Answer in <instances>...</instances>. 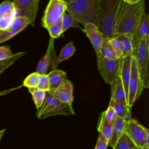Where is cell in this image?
Masks as SVG:
<instances>
[{"mask_svg":"<svg viewBox=\"0 0 149 149\" xmlns=\"http://www.w3.org/2000/svg\"><path fill=\"white\" fill-rule=\"evenodd\" d=\"M144 12L145 0H139L134 3H129L124 1L116 21L113 37L124 35L136 40V27Z\"/></svg>","mask_w":149,"mask_h":149,"instance_id":"1","label":"cell"},{"mask_svg":"<svg viewBox=\"0 0 149 149\" xmlns=\"http://www.w3.org/2000/svg\"><path fill=\"white\" fill-rule=\"evenodd\" d=\"M123 0H99L97 9V26L104 37L111 38Z\"/></svg>","mask_w":149,"mask_h":149,"instance_id":"2","label":"cell"},{"mask_svg":"<svg viewBox=\"0 0 149 149\" xmlns=\"http://www.w3.org/2000/svg\"><path fill=\"white\" fill-rule=\"evenodd\" d=\"M98 2L99 0H76L66 2V11L83 26L87 23H93L97 26Z\"/></svg>","mask_w":149,"mask_h":149,"instance_id":"3","label":"cell"},{"mask_svg":"<svg viewBox=\"0 0 149 149\" xmlns=\"http://www.w3.org/2000/svg\"><path fill=\"white\" fill-rule=\"evenodd\" d=\"M133 56L135 59L139 74L144 88L149 87V42L136 40Z\"/></svg>","mask_w":149,"mask_h":149,"instance_id":"4","label":"cell"},{"mask_svg":"<svg viewBox=\"0 0 149 149\" xmlns=\"http://www.w3.org/2000/svg\"><path fill=\"white\" fill-rule=\"evenodd\" d=\"M66 4L65 0H49L41 19L42 26L47 29L61 21L66 11Z\"/></svg>","mask_w":149,"mask_h":149,"instance_id":"5","label":"cell"},{"mask_svg":"<svg viewBox=\"0 0 149 149\" xmlns=\"http://www.w3.org/2000/svg\"><path fill=\"white\" fill-rule=\"evenodd\" d=\"M144 88L139 74L135 59L132 56L127 93V105L129 107H132L135 101L140 97Z\"/></svg>","mask_w":149,"mask_h":149,"instance_id":"6","label":"cell"},{"mask_svg":"<svg viewBox=\"0 0 149 149\" xmlns=\"http://www.w3.org/2000/svg\"><path fill=\"white\" fill-rule=\"evenodd\" d=\"M96 55L98 71L105 83L110 84L118 74L120 58L110 59L102 56L100 54Z\"/></svg>","mask_w":149,"mask_h":149,"instance_id":"7","label":"cell"},{"mask_svg":"<svg viewBox=\"0 0 149 149\" xmlns=\"http://www.w3.org/2000/svg\"><path fill=\"white\" fill-rule=\"evenodd\" d=\"M40 0H13L12 1L16 11V17H25L33 25L38 9Z\"/></svg>","mask_w":149,"mask_h":149,"instance_id":"8","label":"cell"},{"mask_svg":"<svg viewBox=\"0 0 149 149\" xmlns=\"http://www.w3.org/2000/svg\"><path fill=\"white\" fill-rule=\"evenodd\" d=\"M144 129V127L134 119L130 118L126 120L125 133L140 149L149 148L145 142Z\"/></svg>","mask_w":149,"mask_h":149,"instance_id":"9","label":"cell"},{"mask_svg":"<svg viewBox=\"0 0 149 149\" xmlns=\"http://www.w3.org/2000/svg\"><path fill=\"white\" fill-rule=\"evenodd\" d=\"M74 114L75 112L72 105L62 102L53 96L48 105L38 119H43L49 116L59 115L69 116Z\"/></svg>","mask_w":149,"mask_h":149,"instance_id":"10","label":"cell"},{"mask_svg":"<svg viewBox=\"0 0 149 149\" xmlns=\"http://www.w3.org/2000/svg\"><path fill=\"white\" fill-rule=\"evenodd\" d=\"M29 24H31V22L29 19L25 17H16L7 29L0 31V44L17 34Z\"/></svg>","mask_w":149,"mask_h":149,"instance_id":"11","label":"cell"},{"mask_svg":"<svg viewBox=\"0 0 149 149\" xmlns=\"http://www.w3.org/2000/svg\"><path fill=\"white\" fill-rule=\"evenodd\" d=\"M16 17V11L12 1L6 0L0 4V31L7 29Z\"/></svg>","mask_w":149,"mask_h":149,"instance_id":"12","label":"cell"},{"mask_svg":"<svg viewBox=\"0 0 149 149\" xmlns=\"http://www.w3.org/2000/svg\"><path fill=\"white\" fill-rule=\"evenodd\" d=\"M83 31L89 38L93 45L96 54L100 53V49L104 38L103 34L99 29L98 27L93 23H87L84 24Z\"/></svg>","mask_w":149,"mask_h":149,"instance_id":"13","label":"cell"},{"mask_svg":"<svg viewBox=\"0 0 149 149\" xmlns=\"http://www.w3.org/2000/svg\"><path fill=\"white\" fill-rule=\"evenodd\" d=\"M73 86L72 82L66 78L52 95L61 102L72 105L73 101Z\"/></svg>","mask_w":149,"mask_h":149,"instance_id":"14","label":"cell"},{"mask_svg":"<svg viewBox=\"0 0 149 149\" xmlns=\"http://www.w3.org/2000/svg\"><path fill=\"white\" fill-rule=\"evenodd\" d=\"M132 55L121 57L120 58L119 69L118 74L120 76L122 82L125 92L127 102V93H128V84L131 72Z\"/></svg>","mask_w":149,"mask_h":149,"instance_id":"15","label":"cell"},{"mask_svg":"<svg viewBox=\"0 0 149 149\" xmlns=\"http://www.w3.org/2000/svg\"><path fill=\"white\" fill-rule=\"evenodd\" d=\"M111 87V99L127 104V99L125 95V90L122 82L120 76L118 74L112 83L110 84Z\"/></svg>","mask_w":149,"mask_h":149,"instance_id":"16","label":"cell"},{"mask_svg":"<svg viewBox=\"0 0 149 149\" xmlns=\"http://www.w3.org/2000/svg\"><path fill=\"white\" fill-rule=\"evenodd\" d=\"M126 120L125 119L117 116L112 126L111 133L108 140V146L112 148L115 146L119 138L125 132Z\"/></svg>","mask_w":149,"mask_h":149,"instance_id":"17","label":"cell"},{"mask_svg":"<svg viewBox=\"0 0 149 149\" xmlns=\"http://www.w3.org/2000/svg\"><path fill=\"white\" fill-rule=\"evenodd\" d=\"M54 39L52 37H50L48 47L45 55L40 59L37 69L36 72L40 74H47V72L50 66L52 54L54 52Z\"/></svg>","mask_w":149,"mask_h":149,"instance_id":"18","label":"cell"},{"mask_svg":"<svg viewBox=\"0 0 149 149\" xmlns=\"http://www.w3.org/2000/svg\"><path fill=\"white\" fill-rule=\"evenodd\" d=\"M149 15L144 12L141 15L135 31L136 40H145L149 42Z\"/></svg>","mask_w":149,"mask_h":149,"instance_id":"19","label":"cell"},{"mask_svg":"<svg viewBox=\"0 0 149 149\" xmlns=\"http://www.w3.org/2000/svg\"><path fill=\"white\" fill-rule=\"evenodd\" d=\"M47 74L49 82L48 92L52 94L66 78V73L63 70L54 69Z\"/></svg>","mask_w":149,"mask_h":149,"instance_id":"20","label":"cell"},{"mask_svg":"<svg viewBox=\"0 0 149 149\" xmlns=\"http://www.w3.org/2000/svg\"><path fill=\"white\" fill-rule=\"evenodd\" d=\"M109 106L113 108L118 116L123 118L126 120L132 118L131 108L127 104L120 102L115 101L112 99L110 100Z\"/></svg>","mask_w":149,"mask_h":149,"instance_id":"21","label":"cell"},{"mask_svg":"<svg viewBox=\"0 0 149 149\" xmlns=\"http://www.w3.org/2000/svg\"><path fill=\"white\" fill-rule=\"evenodd\" d=\"M115 37H117L122 42L123 45V51L122 57H125L129 55L133 56L135 41L136 40H133L124 35H118Z\"/></svg>","mask_w":149,"mask_h":149,"instance_id":"22","label":"cell"},{"mask_svg":"<svg viewBox=\"0 0 149 149\" xmlns=\"http://www.w3.org/2000/svg\"><path fill=\"white\" fill-rule=\"evenodd\" d=\"M113 149H140L137 147L125 133L119 138Z\"/></svg>","mask_w":149,"mask_h":149,"instance_id":"23","label":"cell"},{"mask_svg":"<svg viewBox=\"0 0 149 149\" xmlns=\"http://www.w3.org/2000/svg\"><path fill=\"white\" fill-rule=\"evenodd\" d=\"M71 27L77 28L82 31L83 29L79 25V22L74 17H73L70 14H68L66 12H65L63 15L62 19V32H65L68 29Z\"/></svg>","mask_w":149,"mask_h":149,"instance_id":"24","label":"cell"},{"mask_svg":"<svg viewBox=\"0 0 149 149\" xmlns=\"http://www.w3.org/2000/svg\"><path fill=\"white\" fill-rule=\"evenodd\" d=\"M109 39L110 38L106 37L104 38L99 54L104 58L110 59H116L117 58L115 56L112 47L109 43Z\"/></svg>","mask_w":149,"mask_h":149,"instance_id":"25","label":"cell"},{"mask_svg":"<svg viewBox=\"0 0 149 149\" xmlns=\"http://www.w3.org/2000/svg\"><path fill=\"white\" fill-rule=\"evenodd\" d=\"M112 125H109L105 120L104 117V112L101 113L100 120L98 122V125L97 127V130L99 133H101L106 139L108 140L109 139Z\"/></svg>","mask_w":149,"mask_h":149,"instance_id":"26","label":"cell"},{"mask_svg":"<svg viewBox=\"0 0 149 149\" xmlns=\"http://www.w3.org/2000/svg\"><path fill=\"white\" fill-rule=\"evenodd\" d=\"M29 92L31 94L34 102L37 109L41 107L46 95V91L40 90L37 88H28Z\"/></svg>","mask_w":149,"mask_h":149,"instance_id":"27","label":"cell"},{"mask_svg":"<svg viewBox=\"0 0 149 149\" xmlns=\"http://www.w3.org/2000/svg\"><path fill=\"white\" fill-rule=\"evenodd\" d=\"M76 48L72 41L66 44L62 49L60 54L58 58V62H61L70 58L75 52Z\"/></svg>","mask_w":149,"mask_h":149,"instance_id":"28","label":"cell"},{"mask_svg":"<svg viewBox=\"0 0 149 149\" xmlns=\"http://www.w3.org/2000/svg\"><path fill=\"white\" fill-rule=\"evenodd\" d=\"M26 54V52H17L13 54V55L5 59L0 61V75L9 66H10L15 62L18 60L20 58Z\"/></svg>","mask_w":149,"mask_h":149,"instance_id":"29","label":"cell"},{"mask_svg":"<svg viewBox=\"0 0 149 149\" xmlns=\"http://www.w3.org/2000/svg\"><path fill=\"white\" fill-rule=\"evenodd\" d=\"M40 75L41 74H40L36 72L30 74L24 80L22 85L28 88H37L40 80Z\"/></svg>","mask_w":149,"mask_h":149,"instance_id":"30","label":"cell"},{"mask_svg":"<svg viewBox=\"0 0 149 149\" xmlns=\"http://www.w3.org/2000/svg\"><path fill=\"white\" fill-rule=\"evenodd\" d=\"M109 43L112 47L116 58H120L122 56L123 51V45L122 42L117 37H113L109 39Z\"/></svg>","mask_w":149,"mask_h":149,"instance_id":"31","label":"cell"},{"mask_svg":"<svg viewBox=\"0 0 149 149\" xmlns=\"http://www.w3.org/2000/svg\"><path fill=\"white\" fill-rule=\"evenodd\" d=\"M51 37L57 38L63 33L62 28V20L56 24H55L47 29Z\"/></svg>","mask_w":149,"mask_h":149,"instance_id":"32","label":"cell"},{"mask_svg":"<svg viewBox=\"0 0 149 149\" xmlns=\"http://www.w3.org/2000/svg\"><path fill=\"white\" fill-rule=\"evenodd\" d=\"M104 113L106 121L109 125H112L117 117V115L114 109H113V108L111 107V106H108L107 109L104 111Z\"/></svg>","mask_w":149,"mask_h":149,"instance_id":"33","label":"cell"},{"mask_svg":"<svg viewBox=\"0 0 149 149\" xmlns=\"http://www.w3.org/2000/svg\"><path fill=\"white\" fill-rule=\"evenodd\" d=\"M37 88L45 91H48L49 88V82L47 74L40 75V80Z\"/></svg>","mask_w":149,"mask_h":149,"instance_id":"34","label":"cell"},{"mask_svg":"<svg viewBox=\"0 0 149 149\" xmlns=\"http://www.w3.org/2000/svg\"><path fill=\"white\" fill-rule=\"evenodd\" d=\"M108 140L105 138V137L99 133L96 146L94 149H107L108 147Z\"/></svg>","mask_w":149,"mask_h":149,"instance_id":"35","label":"cell"},{"mask_svg":"<svg viewBox=\"0 0 149 149\" xmlns=\"http://www.w3.org/2000/svg\"><path fill=\"white\" fill-rule=\"evenodd\" d=\"M13 55L9 46L0 47V61L7 59Z\"/></svg>","mask_w":149,"mask_h":149,"instance_id":"36","label":"cell"},{"mask_svg":"<svg viewBox=\"0 0 149 149\" xmlns=\"http://www.w3.org/2000/svg\"><path fill=\"white\" fill-rule=\"evenodd\" d=\"M144 139L147 147H149V130L144 127Z\"/></svg>","mask_w":149,"mask_h":149,"instance_id":"37","label":"cell"},{"mask_svg":"<svg viewBox=\"0 0 149 149\" xmlns=\"http://www.w3.org/2000/svg\"><path fill=\"white\" fill-rule=\"evenodd\" d=\"M22 86H23V85L17 87H15V88H10V89H8V90L1 91H0V96H1V95H6V94H8V93H10V92H12V91L15 90L19 89V88H21Z\"/></svg>","mask_w":149,"mask_h":149,"instance_id":"38","label":"cell"},{"mask_svg":"<svg viewBox=\"0 0 149 149\" xmlns=\"http://www.w3.org/2000/svg\"><path fill=\"white\" fill-rule=\"evenodd\" d=\"M125 2L129 3H134L139 1V0H123Z\"/></svg>","mask_w":149,"mask_h":149,"instance_id":"39","label":"cell"},{"mask_svg":"<svg viewBox=\"0 0 149 149\" xmlns=\"http://www.w3.org/2000/svg\"><path fill=\"white\" fill-rule=\"evenodd\" d=\"M5 131V129H3V130L0 131V141H1V138L2 137V136H3Z\"/></svg>","mask_w":149,"mask_h":149,"instance_id":"40","label":"cell"},{"mask_svg":"<svg viewBox=\"0 0 149 149\" xmlns=\"http://www.w3.org/2000/svg\"><path fill=\"white\" fill-rule=\"evenodd\" d=\"M65 1H66V2H73V1H74L76 0H65Z\"/></svg>","mask_w":149,"mask_h":149,"instance_id":"41","label":"cell"},{"mask_svg":"<svg viewBox=\"0 0 149 149\" xmlns=\"http://www.w3.org/2000/svg\"><path fill=\"white\" fill-rule=\"evenodd\" d=\"M144 149H149V148H144Z\"/></svg>","mask_w":149,"mask_h":149,"instance_id":"42","label":"cell"}]
</instances>
